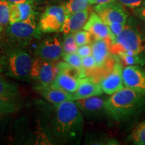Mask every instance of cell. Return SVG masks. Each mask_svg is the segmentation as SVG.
<instances>
[{
    "mask_svg": "<svg viewBox=\"0 0 145 145\" xmlns=\"http://www.w3.org/2000/svg\"><path fill=\"white\" fill-rule=\"evenodd\" d=\"M83 124V114L75 101H67L56 106L52 122V133L55 138L73 142L82 134Z\"/></svg>",
    "mask_w": 145,
    "mask_h": 145,
    "instance_id": "1",
    "label": "cell"
},
{
    "mask_svg": "<svg viewBox=\"0 0 145 145\" xmlns=\"http://www.w3.org/2000/svg\"><path fill=\"white\" fill-rule=\"evenodd\" d=\"M145 108V96L126 87L106 101V114L117 122L128 120L138 115Z\"/></svg>",
    "mask_w": 145,
    "mask_h": 145,
    "instance_id": "2",
    "label": "cell"
},
{
    "mask_svg": "<svg viewBox=\"0 0 145 145\" xmlns=\"http://www.w3.org/2000/svg\"><path fill=\"white\" fill-rule=\"evenodd\" d=\"M5 71L8 76L19 80H27L30 77L33 59L24 47H10L5 51Z\"/></svg>",
    "mask_w": 145,
    "mask_h": 145,
    "instance_id": "3",
    "label": "cell"
},
{
    "mask_svg": "<svg viewBox=\"0 0 145 145\" xmlns=\"http://www.w3.org/2000/svg\"><path fill=\"white\" fill-rule=\"evenodd\" d=\"M110 50L116 55L122 52L140 54L145 50V39L137 29L126 25L122 32L112 41Z\"/></svg>",
    "mask_w": 145,
    "mask_h": 145,
    "instance_id": "4",
    "label": "cell"
},
{
    "mask_svg": "<svg viewBox=\"0 0 145 145\" xmlns=\"http://www.w3.org/2000/svg\"><path fill=\"white\" fill-rule=\"evenodd\" d=\"M40 31L36 26L35 16L32 14L26 20L10 23L5 29V34L9 40L16 46L24 47L32 39L38 37Z\"/></svg>",
    "mask_w": 145,
    "mask_h": 145,
    "instance_id": "5",
    "label": "cell"
},
{
    "mask_svg": "<svg viewBox=\"0 0 145 145\" xmlns=\"http://www.w3.org/2000/svg\"><path fill=\"white\" fill-rule=\"evenodd\" d=\"M57 67L59 72L50 86L69 93H75L79 87L80 79L85 77L83 70L72 67L65 62L59 63Z\"/></svg>",
    "mask_w": 145,
    "mask_h": 145,
    "instance_id": "6",
    "label": "cell"
},
{
    "mask_svg": "<svg viewBox=\"0 0 145 145\" xmlns=\"http://www.w3.org/2000/svg\"><path fill=\"white\" fill-rule=\"evenodd\" d=\"M66 16V11L63 5H52L48 7L40 20L39 30L42 33L61 31Z\"/></svg>",
    "mask_w": 145,
    "mask_h": 145,
    "instance_id": "7",
    "label": "cell"
},
{
    "mask_svg": "<svg viewBox=\"0 0 145 145\" xmlns=\"http://www.w3.org/2000/svg\"><path fill=\"white\" fill-rule=\"evenodd\" d=\"M59 68L55 62H51L36 57L33 59L30 78L39 83V86H50L57 77Z\"/></svg>",
    "mask_w": 145,
    "mask_h": 145,
    "instance_id": "8",
    "label": "cell"
},
{
    "mask_svg": "<svg viewBox=\"0 0 145 145\" xmlns=\"http://www.w3.org/2000/svg\"><path fill=\"white\" fill-rule=\"evenodd\" d=\"M95 11L106 25L116 22L126 24L128 18L123 5L116 1L97 4Z\"/></svg>",
    "mask_w": 145,
    "mask_h": 145,
    "instance_id": "9",
    "label": "cell"
},
{
    "mask_svg": "<svg viewBox=\"0 0 145 145\" xmlns=\"http://www.w3.org/2000/svg\"><path fill=\"white\" fill-rule=\"evenodd\" d=\"M36 57L51 62L59 61L63 56V42L58 36L47 38L38 45L35 50Z\"/></svg>",
    "mask_w": 145,
    "mask_h": 145,
    "instance_id": "10",
    "label": "cell"
},
{
    "mask_svg": "<svg viewBox=\"0 0 145 145\" xmlns=\"http://www.w3.org/2000/svg\"><path fill=\"white\" fill-rule=\"evenodd\" d=\"M122 79L125 87L145 96V70L137 65L124 67Z\"/></svg>",
    "mask_w": 145,
    "mask_h": 145,
    "instance_id": "11",
    "label": "cell"
},
{
    "mask_svg": "<svg viewBox=\"0 0 145 145\" xmlns=\"http://www.w3.org/2000/svg\"><path fill=\"white\" fill-rule=\"evenodd\" d=\"M106 99L104 97L95 95L78 99L75 102L82 114L88 118H95L99 117L103 114H106Z\"/></svg>",
    "mask_w": 145,
    "mask_h": 145,
    "instance_id": "12",
    "label": "cell"
},
{
    "mask_svg": "<svg viewBox=\"0 0 145 145\" xmlns=\"http://www.w3.org/2000/svg\"><path fill=\"white\" fill-rule=\"evenodd\" d=\"M122 69V63L118 60L112 71L101 79L99 83L104 93L112 95L124 88Z\"/></svg>",
    "mask_w": 145,
    "mask_h": 145,
    "instance_id": "13",
    "label": "cell"
},
{
    "mask_svg": "<svg viewBox=\"0 0 145 145\" xmlns=\"http://www.w3.org/2000/svg\"><path fill=\"white\" fill-rule=\"evenodd\" d=\"M83 30L89 32L93 40L110 38V32L108 26L102 21L96 12H92L91 14L83 27Z\"/></svg>",
    "mask_w": 145,
    "mask_h": 145,
    "instance_id": "14",
    "label": "cell"
},
{
    "mask_svg": "<svg viewBox=\"0 0 145 145\" xmlns=\"http://www.w3.org/2000/svg\"><path fill=\"white\" fill-rule=\"evenodd\" d=\"M89 18L88 9L79 12L67 14L61 31L65 34H73L83 29Z\"/></svg>",
    "mask_w": 145,
    "mask_h": 145,
    "instance_id": "15",
    "label": "cell"
},
{
    "mask_svg": "<svg viewBox=\"0 0 145 145\" xmlns=\"http://www.w3.org/2000/svg\"><path fill=\"white\" fill-rule=\"evenodd\" d=\"M37 89L47 101L55 107L65 101H75L73 93L60 89L52 88L50 86H39Z\"/></svg>",
    "mask_w": 145,
    "mask_h": 145,
    "instance_id": "16",
    "label": "cell"
},
{
    "mask_svg": "<svg viewBox=\"0 0 145 145\" xmlns=\"http://www.w3.org/2000/svg\"><path fill=\"white\" fill-rule=\"evenodd\" d=\"M103 92L99 83L95 82L89 77H82L79 81V87L73 93L75 101L88 98L91 96L100 95Z\"/></svg>",
    "mask_w": 145,
    "mask_h": 145,
    "instance_id": "17",
    "label": "cell"
},
{
    "mask_svg": "<svg viewBox=\"0 0 145 145\" xmlns=\"http://www.w3.org/2000/svg\"><path fill=\"white\" fill-rule=\"evenodd\" d=\"M32 14L34 12L32 3H10V24L25 20Z\"/></svg>",
    "mask_w": 145,
    "mask_h": 145,
    "instance_id": "18",
    "label": "cell"
},
{
    "mask_svg": "<svg viewBox=\"0 0 145 145\" xmlns=\"http://www.w3.org/2000/svg\"><path fill=\"white\" fill-rule=\"evenodd\" d=\"M19 110V106L14 98L0 96V115H8Z\"/></svg>",
    "mask_w": 145,
    "mask_h": 145,
    "instance_id": "19",
    "label": "cell"
},
{
    "mask_svg": "<svg viewBox=\"0 0 145 145\" xmlns=\"http://www.w3.org/2000/svg\"><path fill=\"white\" fill-rule=\"evenodd\" d=\"M120 61L122 65L126 66H134V65H142L145 63L142 57H139L138 54H132L128 52H122L118 54Z\"/></svg>",
    "mask_w": 145,
    "mask_h": 145,
    "instance_id": "20",
    "label": "cell"
},
{
    "mask_svg": "<svg viewBox=\"0 0 145 145\" xmlns=\"http://www.w3.org/2000/svg\"><path fill=\"white\" fill-rule=\"evenodd\" d=\"M18 95V88L0 76V96L8 98H14Z\"/></svg>",
    "mask_w": 145,
    "mask_h": 145,
    "instance_id": "21",
    "label": "cell"
},
{
    "mask_svg": "<svg viewBox=\"0 0 145 145\" xmlns=\"http://www.w3.org/2000/svg\"><path fill=\"white\" fill-rule=\"evenodd\" d=\"M89 4V0H69L64 7L67 14L87 10Z\"/></svg>",
    "mask_w": 145,
    "mask_h": 145,
    "instance_id": "22",
    "label": "cell"
},
{
    "mask_svg": "<svg viewBox=\"0 0 145 145\" xmlns=\"http://www.w3.org/2000/svg\"><path fill=\"white\" fill-rule=\"evenodd\" d=\"M10 3L7 0H0V25L5 30L10 24Z\"/></svg>",
    "mask_w": 145,
    "mask_h": 145,
    "instance_id": "23",
    "label": "cell"
},
{
    "mask_svg": "<svg viewBox=\"0 0 145 145\" xmlns=\"http://www.w3.org/2000/svg\"><path fill=\"white\" fill-rule=\"evenodd\" d=\"M131 138L135 144L145 145V120L140 123L134 129Z\"/></svg>",
    "mask_w": 145,
    "mask_h": 145,
    "instance_id": "24",
    "label": "cell"
},
{
    "mask_svg": "<svg viewBox=\"0 0 145 145\" xmlns=\"http://www.w3.org/2000/svg\"><path fill=\"white\" fill-rule=\"evenodd\" d=\"M97 67L96 61L93 55L82 58V69L85 77H89Z\"/></svg>",
    "mask_w": 145,
    "mask_h": 145,
    "instance_id": "25",
    "label": "cell"
},
{
    "mask_svg": "<svg viewBox=\"0 0 145 145\" xmlns=\"http://www.w3.org/2000/svg\"><path fill=\"white\" fill-rule=\"evenodd\" d=\"M64 40L63 42V55L65 54L72 53L77 51L78 46L76 44L73 34H65Z\"/></svg>",
    "mask_w": 145,
    "mask_h": 145,
    "instance_id": "26",
    "label": "cell"
},
{
    "mask_svg": "<svg viewBox=\"0 0 145 145\" xmlns=\"http://www.w3.org/2000/svg\"><path fill=\"white\" fill-rule=\"evenodd\" d=\"M65 62L72 67L79 70L82 69V57L76 52L65 54L63 56Z\"/></svg>",
    "mask_w": 145,
    "mask_h": 145,
    "instance_id": "27",
    "label": "cell"
},
{
    "mask_svg": "<svg viewBox=\"0 0 145 145\" xmlns=\"http://www.w3.org/2000/svg\"><path fill=\"white\" fill-rule=\"evenodd\" d=\"M75 40L76 44L78 46H82V45L89 44L93 40H92L91 36L86 30H79L73 33Z\"/></svg>",
    "mask_w": 145,
    "mask_h": 145,
    "instance_id": "28",
    "label": "cell"
},
{
    "mask_svg": "<svg viewBox=\"0 0 145 145\" xmlns=\"http://www.w3.org/2000/svg\"><path fill=\"white\" fill-rule=\"evenodd\" d=\"M110 32V38L112 41L113 40L122 32L126 26V24L124 23H112L108 25Z\"/></svg>",
    "mask_w": 145,
    "mask_h": 145,
    "instance_id": "29",
    "label": "cell"
},
{
    "mask_svg": "<svg viewBox=\"0 0 145 145\" xmlns=\"http://www.w3.org/2000/svg\"><path fill=\"white\" fill-rule=\"evenodd\" d=\"M118 1L123 6L137 10L145 3V0H118Z\"/></svg>",
    "mask_w": 145,
    "mask_h": 145,
    "instance_id": "30",
    "label": "cell"
},
{
    "mask_svg": "<svg viewBox=\"0 0 145 145\" xmlns=\"http://www.w3.org/2000/svg\"><path fill=\"white\" fill-rule=\"evenodd\" d=\"M77 52L82 58L91 55L92 54L91 44H87L82 45V46H78Z\"/></svg>",
    "mask_w": 145,
    "mask_h": 145,
    "instance_id": "31",
    "label": "cell"
},
{
    "mask_svg": "<svg viewBox=\"0 0 145 145\" xmlns=\"http://www.w3.org/2000/svg\"><path fill=\"white\" fill-rule=\"evenodd\" d=\"M8 115H0V138L3 137L9 122Z\"/></svg>",
    "mask_w": 145,
    "mask_h": 145,
    "instance_id": "32",
    "label": "cell"
},
{
    "mask_svg": "<svg viewBox=\"0 0 145 145\" xmlns=\"http://www.w3.org/2000/svg\"><path fill=\"white\" fill-rule=\"evenodd\" d=\"M5 71V54L0 52V73Z\"/></svg>",
    "mask_w": 145,
    "mask_h": 145,
    "instance_id": "33",
    "label": "cell"
},
{
    "mask_svg": "<svg viewBox=\"0 0 145 145\" xmlns=\"http://www.w3.org/2000/svg\"><path fill=\"white\" fill-rule=\"evenodd\" d=\"M138 14L139 17L142 20L145 22V3L140 8L137 9Z\"/></svg>",
    "mask_w": 145,
    "mask_h": 145,
    "instance_id": "34",
    "label": "cell"
},
{
    "mask_svg": "<svg viewBox=\"0 0 145 145\" xmlns=\"http://www.w3.org/2000/svg\"><path fill=\"white\" fill-rule=\"evenodd\" d=\"M116 1V0H89L90 4H101V3H106L109 2H112V1Z\"/></svg>",
    "mask_w": 145,
    "mask_h": 145,
    "instance_id": "35",
    "label": "cell"
},
{
    "mask_svg": "<svg viewBox=\"0 0 145 145\" xmlns=\"http://www.w3.org/2000/svg\"><path fill=\"white\" fill-rule=\"evenodd\" d=\"M10 3H24V2H28V3H33L34 0H7Z\"/></svg>",
    "mask_w": 145,
    "mask_h": 145,
    "instance_id": "36",
    "label": "cell"
},
{
    "mask_svg": "<svg viewBox=\"0 0 145 145\" xmlns=\"http://www.w3.org/2000/svg\"><path fill=\"white\" fill-rule=\"evenodd\" d=\"M2 31H3V28H2V27L1 26V25H0V36H1V32H2Z\"/></svg>",
    "mask_w": 145,
    "mask_h": 145,
    "instance_id": "37",
    "label": "cell"
}]
</instances>
